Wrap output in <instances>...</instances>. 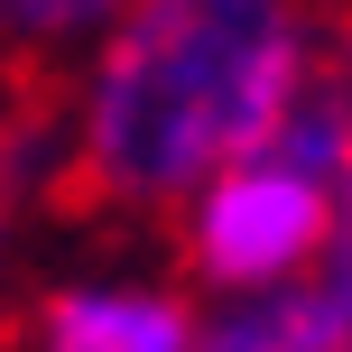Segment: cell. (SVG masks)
<instances>
[{
    "label": "cell",
    "mask_w": 352,
    "mask_h": 352,
    "mask_svg": "<svg viewBox=\"0 0 352 352\" xmlns=\"http://www.w3.org/2000/svg\"><path fill=\"white\" fill-rule=\"evenodd\" d=\"M324 65L316 0H130L74 56L65 186L102 213H176L223 167L278 140Z\"/></svg>",
    "instance_id": "6da1fadb"
},
{
    "label": "cell",
    "mask_w": 352,
    "mask_h": 352,
    "mask_svg": "<svg viewBox=\"0 0 352 352\" xmlns=\"http://www.w3.org/2000/svg\"><path fill=\"white\" fill-rule=\"evenodd\" d=\"M19 352H204V306L158 269H84L28 306Z\"/></svg>",
    "instance_id": "3957f363"
},
{
    "label": "cell",
    "mask_w": 352,
    "mask_h": 352,
    "mask_svg": "<svg viewBox=\"0 0 352 352\" xmlns=\"http://www.w3.org/2000/svg\"><path fill=\"white\" fill-rule=\"evenodd\" d=\"M204 352H352L334 297L316 278L278 287V297H241V306H213L204 316Z\"/></svg>",
    "instance_id": "277c9868"
},
{
    "label": "cell",
    "mask_w": 352,
    "mask_h": 352,
    "mask_svg": "<svg viewBox=\"0 0 352 352\" xmlns=\"http://www.w3.org/2000/svg\"><path fill=\"white\" fill-rule=\"evenodd\" d=\"M316 287L334 297V316H343V334H352V176L334 186V241H324V269H316Z\"/></svg>",
    "instance_id": "8992f818"
},
{
    "label": "cell",
    "mask_w": 352,
    "mask_h": 352,
    "mask_svg": "<svg viewBox=\"0 0 352 352\" xmlns=\"http://www.w3.org/2000/svg\"><path fill=\"white\" fill-rule=\"evenodd\" d=\"M130 0H0V47L10 56H84Z\"/></svg>",
    "instance_id": "5b68a950"
},
{
    "label": "cell",
    "mask_w": 352,
    "mask_h": 352,
    "mask_svg": "<svg viewBox=\"0 0 352 352\" xmlns=\"http://www.w3.org/2000/svg\"><path fill=\"white\" fill-rule=\"evenodd\" d=\"M176 223V260H186L195 287H213L223 306L241 297H278V287H306L324 269V241H334V195L316 176H297L287 158H241L213 186H195Z\"/></svg>",
    "instance_id": "7a4b0ae2"
},
{
    "label": "cell",
    "mask_w": 352,
    "mask_h": 352,
    "mask_svg": "<svg viewBox=\"0 0 352 352\" xmlns=\"http://www.w3.org/2000/svg\"><path fill=\"white\" fill-rule=\"evenodd\" d=\"M10 223H19V195L0 186V260H10Z\"/></svg>",
    "instance_id": "52a82bcc"
}]
</instances>
